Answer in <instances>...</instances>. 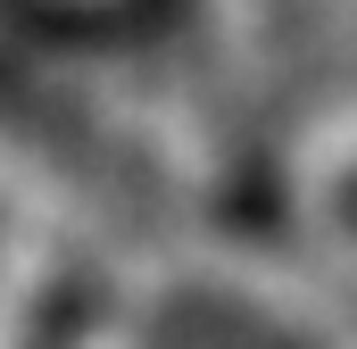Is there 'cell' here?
Wrapping results in <instances>:
<instances>
[{"label": "cell", "mask_w": 357, "mask_h": 349, "mask_svg": "<svg viewBox=\"0 0 357 349\" xmlns=\"http://www.w3.org/2000/svg\"><path fill=\"white\" fill-rule=\"evenodd\" d=\"M333 191H341V208H349V225H357V167L341 174V183H333Z\"/></svg>", "instance_id": "6da1fadb"}]
</instances>
